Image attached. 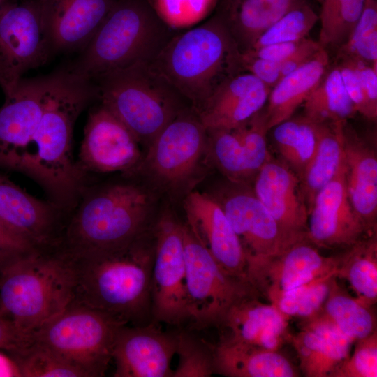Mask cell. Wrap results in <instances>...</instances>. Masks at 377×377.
<instances>
[{"label": "cell", "instance_id": "cell-1", "mask_svg": "<svg viewBox=\"0 0 377 377\" xmlns=\"http://www.w3.org/2000/svg\"><path fill=\"white\" fill-rule=\"evenodd\" d=\"M94 98L98 93L94 82L78 79L66 70L58 71L33 138L24 175L38 183L50 200L67 212L73 209L86 188V175L73 156V127Z\"/></svg>", "mask_w": 377, "mask_h": 377}, {"label": "cell", "instance_id": "cell-2", "mask_svg": "<svg viewBox=\"0 0 377 377\" xmlns=\"http://www.w3.org/2000/svg\"><path fill=\"white\" fill-rule=\"evenodd\" d=\"M142 237L119 249L69 256L75 275L73 301L125 325L147 324L148 318L152 319L151 280L155 240L154 245L148 248Z\"/></svg>", "mask_w": 377, "mask_h": 377}, {"label": "cell", "instance_id": "cell-3", "mask_svg": "<svg viewBox=\"0 0 377 377\" xmlns=\"http://www.w3.org/2000/svg\"><path fill=\"white\" fill-rule=\"evenodd\" d=\"M149 66L196 113L225 80L244 71L237 45L214 13L199 25L179 31Z\"/></svg>", "mask_w": 377, "mask_h": 377}, {"label": "cell", "instance_id": "cell-4", "mask_svg": "<svg viewBox=\"0 0 377 377\" xmlns=\"http://www.w3.org/2000/svg\"><path fill=\"white\" fill-rule=\"evenodd\" d=\"M179 31L165 24L148 0H117L94 36L67 71L94 82L135 64L150 65Z\"/></svg>", "mask_w": 377, "mask_h": 377}, {"label": "cell", "instance_id": "cell-5", "mask_svg": "<svg viewBox=\"0 0 377 377\" xmlns=\"http://www.w3.org/2000/svg\"><path fill=\"white\" fill-rule=\"evenodd\" d=\"M69 215L59 249L70 257L124 248L143 235L147 195L131 184L82 192Z\"/></svg>", "mask_w": 377, "mask_h": 377}, {"label": "cell", "instance_id": "cell-6", "mask_svg": "<svg viewBox=\"0 0 377 377\" xmlns=\"http://www.w3.org/2000/svg\"><path fill=\"white\" fill-rule=\"evenodd\" d=\"M72 260L59 249L36 251L9 267L0 278V316L30 334L73 300Z\"/></svg>", "mask_w": 377, "mask_h": 377}, {"label": "cell", "instance_id": "cell-7", "mask_svg": "<svg viewBox=\"0 0 377 377\" xmlns=\"http://www.w3.org/2000/svg\"><path fill=\"white\" fill-rule=\"evenodd\" d=\"M94 83L101 103L124 123L139 142L151 145L171 120L191 107L148 64H138L108 73Z\"/></svg>", "mask_w": 377, "mask_h": 377}, {"label": "cell", "instance_id": "cell-8", "mask_svg": "<svg viewBox=\"0 0 377 377\" xmlns=\"http://www.w3.org/2000/svg\"><path fill=\"white\" fill-rule=\"evenodd\" d=\"M123 325L105 313L73 301L30 337L78 369L85 377H100L105 375L112 360L116 336Z\"/></svg>", "mask_w": 377, "mask_h": 377}, {"label": "cell", "instance_id": "cell-9", "mask_svg": "<svg viewBox=\"0 0 377 377\" xmlns=\"http://www.w3.org/2000/svg\"><path fill=\"white\" fill-rule=\"evenodd\" d=\"M188 320L193 327L217 326L230 308L258 293L247 282L226 272L184 225Z\"/></svg>", "mask_w": 377, "mask_h": 377}, {"label": "cell", "instance_id": "cell-10", "mask_svg": "<svg viewBox=\"0 0 377 377\" xmlns=\"http://www.w3.org/2000/svg\"><path fill=\"white\" fill-rule=\"evenodd\" d=\"M52 54L39 0L10 1L0 13V87L4 95Z\"/></svg>", "mask_w": 377, "mask_h": 377}, {"label": "cell", "instance_id": "cell-11", "mask_svg": "<svg viewBox=\"0 0 377 377\" xmlns=\"http://www.w3.org/2000/svg\"><path fill=\"white\" fill-rule=\"evenodd\" d=\"M151 280L152 322L179 325L188 320L184 225L170 215L155 226Z\"/></svg>", "mask_w": 377, "mask_h": 377}, {"label": "cell", "instance_id": "cell-12", "mask_svg": "<svg viewBox=\"0 0 377 377\" xmlns=\"http://www.w3.org/2000/svg\"><path fill=\"white\" fill-rule=\"evenodd\" d=\"M57 72L22 78L0 108V168L25 173L47 96Z\"/></svg>", "mask_w": 377, "mask_h": 377}, {"label": "cell", "instance_id": "cell-13", "mask_svg": "<svg viewBox=\"0 0 377 377\" xmlns=\"http://www.w3.org/2000/svg\"><path fill=\"white\" fill-rule=\"evenodd\" d=\"M221 205L242 247L250 284L267 262L302 239L288 235L253 191H233Z\"/></svg>", "mask_w": 377, "mask_h": 377}, {"label": "cell", "instance_id": "cell-14", "mask_svg": "<svg viewBox=\"0 0 377 377\" xmlns=\"http://www.w3.org/2000/svg\"><path fill=\"white\" fill-rule=\"evenodd\" d=\"M66 213L0 174V221L36 249L49 251L59 248L68 219Z\"/></svg>", "mask_w": 377, "mask_h": 377}, {"label": "cell", "instance_id": "cell-15", "mask_svg": "<svg viewBox=\"0 0 377 377\" xmlns=\"http://www.w3.org/2000/svg\"><path fill=\"white\" fill-rule=\"evenodd\" d=\"M138 143L124 123L101 103L89 114L76 163L85 175L128 170L140 158Z\"/></svg>", "mask_w": 377, "mask_h": 377}, {"label": "cell", "instance_id": "cell-16", "mask_svg": "<svg viewBox=\"0 0 377 377\" xmlns=\"http://www.w3.org/2000/svg\"><path fill=\"white\" fill-rule=\"evenodd\" d=\"M156 324L119 328L112 351L114 377H172L177 332L162 331Z\"/></svg>", "mask_w": 377, "mask_h": 377}, {"label": "cell", "instance_id": "cell-17", "mask_svg": "<svg viewBox=\"0 0 377 377\" xmlns=\"http://www.w3.org/2000/svg\"><path fill=\"white\" fill-rule=\"evenodd\" d=\"M369 233L349 200L344 165L316 195L309 211L307 238L323 248L349 249Z\"/></svg>", "mask_w": 377, "mask_h": 377}, {"label": "cell", "instance_id": "cell-18", "mask_svg": "<svg viewBox=\"0 0 377 377\" xmlns=\"http://www.w3.org/2000/svg\"><path fill=\"white\" fill-rule=\"evenodd\" d=\"M207 131L192 107L179 112L151 143L146 162L166 182L187 177L195 168Z\"/></svg>", "mask_w": 377, "mask_h": 377}, {"label": "cell", "instance_id": "cell-19", "mask_svg": "<svg viewBox=\"0 0 377 377\" xmlns=\"http://www.w3.org/2000/svg\"><path fill=\"white\" fill-rule=\"evenodd\" d=\"M341 256H325L308 238L302 239L267 262L251 285L273 304L287 291L330 274L336 275Z\"/></svg>", "mask_w": 377, "mask_h": 377}, {"label": "cell", "instance_id": "cell-20", "mask_svg": "<svg viewBox=\"0 0 377 377\" xmlns=\"http://www.w3.org/2000/svg\"><path fill=\"white\" fill-rule=\"evenodd\" d=\"M184 208L186 226L196 239L226 272L249 283L242 247L221 204L194 191L186 198Z\"/></svg>", "mask_w": 377, "mask_h": 377}, {"label": "cell", "instance_id": "cell-21", "mask_svg": "<svg viewBox=\"0 0 377 377\" xmlns=\"http://www.w3.org/2000/svg\"><path fill=\"white\" fill-rule=\"evenodd\" d=\"M117 0H39L42 21L53 53L81 51Z\"/></svg>", "mask_w": 377, "mask_h": 377}, {"label": "cell", "instance_id": "cell-22", "mask_svg": "<svg viewBox=\"0 0 377 377\" xmlns=\"http://www.w3.org/2000/svg\"><path fill=\"white\" fill-rule=\"evenodd\" d=\"M253 192L288 235L307 238L309 209L300 179L283 161L269 156L254 177Z\"/></svg>", "mask_w": 377, "mask_h": 377}, {"label": "cell", "instance_id": "cell-23", "mask_svg": "<svg viewBox=\"0 0 377 377\" xmlns=\"http://www.w3.org/2000/svg\"><path fill=\"white\" fill-rule=\"evenodd\" d=\"M272 88L243 71L225 80L197 113L207 131L235 129L260 111Z\"/></svg>", "mask_w": 377, "mask_h": 377}, {"label": "cell", "instance_id": "cell-24", "mask_svg": "<svg viewBox=\"0 0 377 377\" xmlns=\"http://www.w3.org/2000/svg\"><path fill=\"white\" fill-rule=\"evenodd\" d=\"M269 131L262 109L235 129L207 131L221 170L235 181L255 177L270 156L267 144Z\"/></svg>", "mask_w": 377, "mask_h": 377}, {"label": "cell", "instance_id": "cell-25", "mask_svg": "<svg viewBox=\"0 0 377 377\" xmlns=\"http://www.w3.org/2000/svg\"><path fill=\"white\" fill-rule=\"evenodd\" d=\"M345 182L349 200L369 233L377 215V158L374 150L346 121L342 126Z\"/></svg>", "mask_w": 377, "mask_h": 377}, {"label": "cell", "instance_id": "cell-26", "mask_svg": "<svg viewBox=\"0 0 377 377\" xmlns=\"http://www.w3.org/2000/svg\"><path fill=\"white\" fill-rule=\"evenodd\" d=\"M257 296L245 297L230 308L217 325L224 330L221 339L279 350L290 337L288 319L271 303H263Z\"/></svg>", "mask_w": 377, "mask_h": 377}, {"label": "cell", "instance_id": "cell-27", "mask_svg": "<svg viewBox=\"0 0 377 377\" xmlns=\"http://www.w3.org/2000/svg\"><path fill=\"white\" fill-rule=\"evenodd\" d=\"M301 330L289 339L300 368L307 377H327L350 355L353 339L344 334L321 311L304 319Z\"/></svg>", "mask_w": 377, "mask_h": 377}, {"label": "cell", "instance_id": "cell-28", "mask_svg": "<svg viewBox=\"0 0 377 377\" xmlns=\"http://www.w3.org/2000/svg\"><path fill=\"white\" fill-rule=\"evenodd\" d=\"M307 0H219L216 13L243 53L278 20Z\"/></svg>", "mask_w": 377, "mask_h": 377}, {"label": "cell", "instance_id": "cell-29", "mask_svg": "<svg viewBox=\"0 0 377 377\" xmlns=\"http://www.w3.org/2000/svg\"><path fill=\"white\" fill-rule=\"evenodd\" d=\"M214 374L228 377H295L291 362L279 350L221 339L213 346Z\"/></svg>", "mask_w": 377, "mask_h": 377}, {"label": "cell", "instance_id": "cell-30", "mask_svg": "<svg viewBox=\"0 0 377 377\" xmlns=\"http://www.w3.org/2000/svg\"><path fill=\"white\" fill-rule=\"evenodd\" d=\"M330 68V58L322 47L308 63L288 74L273 87L264 112L269 130L290 119L319 84Z\"/></svg>", "mask_w": 377, "mask_h": 377}, {"label": "cell", "instance_id": "cell-31", "mask_svg": "<svg viewBox=\"0 0 377 377\" xmlns=\"http://www.w3.org/2000/svg\"><path fill=\"white\" fill-rule=\"evenodd\" d=\"M343 122H316L317 147L300 178L301 190L309 211L317 193L337 176L343 164Z\"/></svg>", "mask_w": 377, "mask_h": 377}, {"label": "cell", "instance_id": "cell-32", "mask_svg": "<svg viewBox=\"0 0 377 377\" xmlns=\"http://www.w3.org/2000/svg\"><path fill=\"white\" fill-rule=\"evenodd\" d=\"M336 276L347 280L362 302L377 301V240L376 233L362 239L342 254Z\"/></svg>", "mask_w": 377, "mask_h": 377}, {"label": "cell", "instance_id": "cell-33", "mask_svg": "<svg viewBox=\"0 0 377 377\" xmlns=\"http://www.w3.org/2000/svg\"><path fill=\"white\" fill-rule=\"evenodd\" d=\"M302 105L304 116L316 123L345 121L357 113L337 64L329 68Z\"/></svg>", "mask_w": 377, "mask_h": 377}, {"label": "cell", "instance_id": "cell-34", "mask_svg": "<svg viewBox=\"0 0 377 377\" xmlns=\"http://www.w3.org/2000/svg\"><path fill=\"white\" fill-rule=\"evenodd\" d=\"M272 129L274 145L283 161L300 179L317 147V124L303 115L291 117Z\"/></svg>", "mask_w": 377, "mask_h": 377}, {"label": "cell", "instance_id": "cell-35", "mask_svg": "<svg viewBox=\"0 0 377 377\" xmlns=\"http://www.w3.org/2000/svg\"><path fill=\"white\" fill-rule=\"evenodd\" d=\"M370 307L348 295L336 281L321 311L344 334L355 341L376 330V319Z\"/></svg>", "mask_w": 377, "mask_h": 377}, {"label": "cell", "instance_id": "cell-36", "mask_svg": "<svg viewBox=\"0 0 377 377\" xmlns=\"http://www.w3.org/2000/svg\"><path fill=\"white\" fill-rule=\"evenodd\" d=\"M320 5V45L339 47L349 37L366 0H317Z\"/></svg>", "mask_w": 377, "mask_h": 377}, {"label": "cell", "instance_id": "cell-37", "mask_svg": "<svg viewBox=\"0 0 377 377\" xmlns=\"http://www.w3.org/2000/svg\"><path fill=\"white\" fill-rule=\"evenodd\" d=\"M365 63L377 71V0H366L347 40L338 48L337 61Z\"/></svg>", "mask_w": 377, "mask_h": 377}, {"label": "cell", "instance_id": "cell-38", "mask_svg": "<svg viewBox=\"0 0 377 377\" xmlns=\"http://www.w3.org/2000/svg\"><path fill=\"white\" fill-rule=\"evenodd\" d=\"M337 279L335 274H330L315 279L283 293L272 304L287 319H307L322 309Z\"/></svg>", "mask_w": 377, "mask_h": 377}, {"label": "cell", "instance_id": "cell-39", "mask_svg": "<svg viewBox=\"0 0 377 377\" xmlns=\"http://www.w3.org/2000/svg\"><path fill=\"white\" fill-rule=\"evenodd\" d=\"M8 355L15 364L19 376L85 377L78 369L31 340L23 348Z\"/></svg>", "mask_w": 377, "mask_h": 377}, {"label": "cell", "instance_id": "cell-40", "mask_svg": "<svg viewBox=\"0 0 377 377\" xmlns=\"http://www.w3.org/2000/svg\"><path fill=\"white\" fill-rule=\"evenodd\" d=\"M318 20L319 15L305 1L283 15L259 37L251 48L300 40L306 38Z\"/></svg>", "mask_w": 377, "mask_h": 377}, {"label": "cell", "instance_id": "cell-41", "mask_svg": "<svg viewBox=\"0 0 377 377\" xmlns=\"http://www.w3.org/2000/svg\"><path fill=\"white\" fill-rule=\"evenodd\" d=\"M179 362L172 377H209L214 374L213 346L186 331H178Z\"/></svg>", "mask_w": 377, "mask_h": 377}, {"label": "cell", "instance_id": "cell-42", "mask_svg": "<svg viewBox=\"0 0 377 377\" xmlns=\"http://www.w3.org/2000/svg\"><path fill=\"white\" fill-rule=\"evenodd\" d=\"M161 19L175 30L198 25L215 10L219 0H148Z\"/></svg>", "mask_w": 377, "mask_h": 377}, {"label": "cell", "instance_id": "cell-43", "mask_svg": "<svg viewBox=\"0 0 377 377\" xmlns=\"http://www.w3.org/2000/svg\"><path fill=\"white\" fill-rule=\"evenodd\" d=\"M351 356L338 364L330 377H376L377 332L355 341Z\"/></svg>", "mask_w": 377, "mask_h": 377}, {"label": "cell", "instance_id": "cell-44", "mask_svg": "<svg viewBox=\"0 0 377 377\" xmlns=\"http://www.w3.org/2000/svg\"><path fill=\"white\" fill-rule=\"evenodd\" d=\"M36 251H41L36 249L0 221V278L12 265Z\"/></svg>", "mask_w": 377, "mask_h": 377}, {"label": "cell", "instance_id": "cell-45", "mask_svg": "<svg viewBox=\"0 0 377 377\" xmlns=\"http://www.w3.org/2000/svg\"><path fill=\"white\" fill-rule=\"evenodd\" d=\"M345 89L352 101L357 112L367 119L376 121L365 97L361 82L355 71L343 62H337Z\"/></svg>", "mask_w": 377, "mask_h": 377}, {"label": "cell", "instance_id": "cell-46", "mask_svg": "<svg viewBox=\"0 0 377 377\" xmlns=\"http://www.w3.org/2000/svg\"><path fill=\"white\" fill-rule=\"evenodd\" d=\"M241 63L244 71L251 73L270 88L280 80L281 62L247 57L241 53Z\"/></svg>", "mask_w": 377, "mask_h": 377}, {"label": "cell", "instance_id": "cell-47", "mask_svg": "<svg viewBox=\"0 0 377 377\" xmlns=\"http://www.w3.org/2000/svg\"><path fill=\"white\" fill-rule=\"evenodd\" d=\"M355 71L361 82L372 114L377 118V71L369 64L356 61H340Z\"/></svg>", "mask_w": 377, "mask_h": 377}, {"label": "cell", "instance_id": "cell-48", "mask_svg": "<svg viewBox=\"0 0 377 377\" xmlns=\"http://www.w3.org/2000/svg\"><path fill=\"white\" fill-rule=\"evenodd\" d=\"M322 47L318 42L305 38L297 48L280 63V80L311 61Z\"/></svg>", "mask_w": 377, "mask_h": 377}, {"label": "cell", "instance_id": "cell-49", "mask_svg": "<svg viewBox=\"0 0 377 377\" xmlns=\"http://www.w3.org/2000/svg\"><path fill=\"white\" fill-rule=\"evenodd\" d=\"M30 341V334L18 329L10 320L0 316V350L13 353Z\"/></svg>", "mask_w": 377, "mask_h": 377}, {"label": "cell", "instance_id": "cell-50", "mask_svg": "<svg viewBox=\"0 0 377 377\" xmlns=\"http://www.w3.org/2000/svg\"><path fill=\"white\" fill-rule=\"evenodd\" d=\"M304 38L298 41L277 43L251 48L242 54L247 57L281 62L297 48Z\"/></svg>", "mask_w": 377, "mask_h": 377}, {"label": "cell", "instance_id": "cell-51", "mask_svg": "<svg viewBox=\"0 0 377 377\" xmlns=\"http://www.w3.org/2000/svg\"><path fill=\"white\" fill-rule=\"evenodd\" d=\"M0 350V376H19L15 364L8 355Z\"/></svg>", "mask_w": 377, "mask_h": 377}, {"label": "cell", "instance_id": "cell-52", "mask_svg": "<svg viewBox=\"0 0 377 377\" xmlns=\"http://www.w3.org/2000/svg\"><path fill=\"white\" fill-rule=\"evenodd\" d=\"M10 1V0H0V13Z\"/></svg>", "mask_w": 377, "mask_h": 377}]
</instances>
